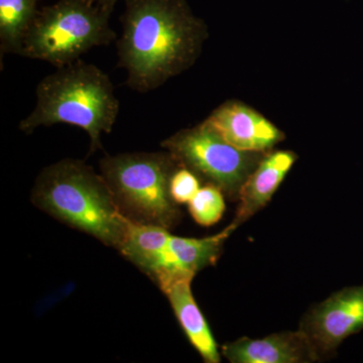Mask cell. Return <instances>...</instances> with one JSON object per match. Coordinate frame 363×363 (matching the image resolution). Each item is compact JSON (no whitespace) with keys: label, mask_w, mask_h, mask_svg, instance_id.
Here are the masks:
<instances>
[{"label":"cell","mask_w":363,"mask_h":363,"mask_svg":"<svg viewBox=\"0 0 363 363\" xmlns=\"http://www.w3.org/2000/svg\"><path fill=\"white\" fill-rule=\"evenodd\" d=\"M205 121L227 143L245 152L264 154L284 138L266 117L238 102L221 105Z\"/></svg>","instance_id":"obj_10"},{"label":"cell","mask_w":363,"mask_h":363,"mask_svg":"<svg viewBox=\"0 0 363 363\" xmlns=\"http://www.w3.org/2000/svg\"><path fill=\"white\" fill-rule=\"evenodd\" d=\"M238 227L233 221L220 233L204 238H181L171 234L147 277L157 286L178 274L195 277L205 267L216 264L224 242Z\"/></svg>","instance_id":"obj_8"},{"label":"cell","mask_w":363,"mask_h":363,"mask_svg":"<svg viewBox=\"0 0 363 363\" xmlns=\"http://www.w3.org/2000/svg\"><path fill=\"white\" fill-rule=\"evenodd\" d=\"M296 160L297 156L289 150H278L262 157L241 188L234 223L240 226L267 206Z\"/></svg>","instance_id":"obj_12"},{"label":"cell","mask_w":363,"mask_h":363,"mask_svg":"<svg viewBox=\"0 0 363 363\" xmlns=\"http://www.w3.org/2000/svg\"><path fill=\"white\" fill-rule=\"evenodd\" d=\"M35 97V108L21 121L20 130L32 133L40 126L58 123L78 126L89 135V154L102 149L101 136L111 133L119 113L111 78L79 60L43 78Z\"/></svg>","instance_id":"obj_3"},{"label":"cell","mask_w":363,"mask_h":363,"mask_svg":"<svg viewBox=\"0 0 363 363\" xmlns=\"http://www.w3.org/2000/svg\"><path fill=\"white\" fill-rule=\"evenodd\" d=\"M200 188V179L184 167L177 169L171 180L172 197L179 205L190 202Z\"/></svg>","instance_id":"obj_15"},{"label":"cell","mask_w":363,"mask_h":363,"mask_svg":"<svg viewBox=\"0 0 363 363\" xmlns=\"http://www.w3.org/2000/svg\"><path fill=\"white\" fill-rule=\"evenodd\" d=\"M111 13L82 0H58L43 7L26 33L20 56L57 68L74 63L93 48L116 40Z\"/></svg>","instance_id":"obj_5"},{"label":"cell","mask_w":363,"mask_h":363,"mask_svg":"<svg viewBox=\"0 0 363 363\" xmlns=\"http://www.w3.org/2000/svg\"><path fill=\"white\" fill-rule=\"evenodd\" d=\"M30 200L67 226L117 250L128 220L119 212L101 174L85 162L64 159L45 167L35 179Z\"/></svg>","instance_id":"obj_2"},{"label":"cell","mask_w":363,"mask_h":363,"mask_svg":"<svg viewBox=\"0 0 363 363\" xmlns=\"http://www.w3.org/2000/svg\"><path fill=\"white\" fill-rule=\"evenodd\" d=\"M116 43L126 85L138 92L161 87L193 65L206 39V26L186 0H125Z\"/></svg>","instance_id":"obj_1"},{"label":"cell","mask_w":363,"mask_h":363,"mask_svg":"<svg viewBox=\"0 0 363 363\" xmlns=\"http://www.w3.org/2000/svg\"><path fill=\"white\" fill-rule=\"evenodd\" d=\"M180 167L168 150L126 152L104 157L100 174L128 220L169 230L182 217L171 194V180Z\"/></svg>","instance_id":"obj_4"},{"label":"cell","mask_w":363,"mask_h":363,"mask_svg":"<svg viewBox=\"0 0 363 363\" xmlns=\"http://www.w3.org/2000/svg\"><path fill=\"white\" fill-rule=\"evenodd\" d=\"M82 1L87 2V4H92L102 7V9H107L109 11H113L114 6L119 0H82Z\"/></svg>","instance_id":"obj_16"},{"label":"cell","mask_w":363,"mask_h":363,"mask_svg":"<svg viewBox=\"0 0 363 363\" xmlns=\"http://www.w3.org/2000/svg\"><path fill=\"white\" fill-rule=\"evenodd\" d=\"M193 279L194 277L191 274H178L164 281L159 288L168 298L182 329L203 360L219 363L221 357L216 341L193 296Z\"/></svg>","instance_id":"obj_11"},{"label":"cell","mask_w":363,"mask_h":363,"mask_svg":"<svg viewBox=\"0 0 363 363\" xmlns=\"http://www.w3.org/2000/svg\"><path fill=\"white\" fill-rule=\"evenodd\" d=\"M42 0H0V58L20 55L26 33L37 16Z\"/></svg>","instance_id":"obj_13"},{"label":"cell","mask_w":363,"mask_h":363,"mask_svg":"<svg viewBox=\"0 0 363 363\" xmlns=\"http://www.w3.org/2000/svg\"><path fill=\"white\" fill-rule=\"evenodd\" d=\"M300 329L320 354L335 350L346 338L363 329V285L332 294L306 315Z\"/></svg>","instance_id":"obj_7"},{"label":"cell","mask_w":363,"mask_h":363,"mask_svg":"<svg viewBox=\"0 0 363 363\" xmlns=\"http://www.w3.org/2000/svg\"><path fill=\"white\" fill-rule=\"evenodd\" d=\"M222 355L231 363H311L321 358L304 331H286L264 339L242 337L224 344Z\"/></svg>","instance_id":"obj_9"},{"label":"cell","mask_w":363,"mask_h":363,"mask_svg":"<svg viewBox=\"0 0 363 363\" xmlns=\"http://www.w3.org/2000/svg\"><path fill=\"white\" fill-rule=\"evenodd\" d=\"M189 211L194 220L202 226L214 225L220 220L225 211L223 192L213 185L207 184L198 191L188 203Z\"/></svg>","instance_id":"obj_14"},{"label":"cell","mask_w":363,"mask_h":363,"mask_svg":"<svg viewBox=\"0 0 363 363\" xmlns=\"http://www.w3.org/2000/svg\"><path fill=\"white\" fill-rule=\"evenodd\" d=\"M161 145L181 167L220 189L231 200L238 199L243 184L264 157L262 152L236 149L206 121L179 131L162 140Z\"/></svg>","instance_id":"obj_6"}]
</instances>
